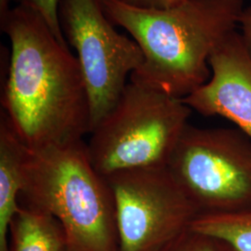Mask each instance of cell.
I'll use <instances>...</instances> for the list:
<instances>
[{
    "label": "cell",
    "mask_w": 251,
    "mask_h": 251,
    "mask_svg": "<svg viewBox=\"0 0 251 251\" xmlns=\"http://www.w3.org/2000/svg\"><path fill=\"white\" fill-rule=\"evenodd\" d=\"M10 42L2 112L30 149L82 141L91 132L90 96L77 58L34 9L0 21Z\"/></svg>",
    "instance_id": "6da1fadb"
},
{
    "label": "cell",
    "mask_w": 251,
    "mask_h": 251,
    "mask_svg": "<svg viewBox=\"0 0 251 251\" xmlns=\"http://www.w3.org/2000/svg\"><path fill=\"white\" fill-rule=\"evenodd\" d=\"M10 0H0V21L4 20L8 15L11 8L9 7Z\"/></svg>",
    "instance_id": "2e32d148"
},
{
    "label": "cell",
    "mask_w": 251,
    "mask_h": 251,
    "mask_svg": "<svg viewBox=\"0 0 251 251\" xmlns=\"http://www.w3.org/2000/svg\"><path fill=\"white\" fill-rule=\"evenodd\" d=\"M22 171V196L59 221L69 251H119L113 193L83 140L38 149L25 145Z\"/></svg>",
    "instance_id": "3957f363"
},
{
    "label": "cell",
    "mask_w": 251,
    "mask_h": 251,
    "mask_svg": "<svg viewBox=\"0 0 251 251\" xmlns=\"http://www.w3.org/2000/svg\"><path fill=\"white\" fill-rule=\"evenodd\" d=\"M25 144L2 113L0 122V251H9V225L18 211L23 192Z\"/></svg>",
    "instance_id": "9c48e42d"
},
{
    "label": "cell",
    "mask_w": 251,
    "mask_h": 251,
    "mask_svg": "<svg viewBox=\"0 0 251 251\" xmlns=\"http://www.w3.org/2000/svg\"><path fill=\"white\" fill-rule=\"evenodd\" d=\"M105 178L115 201L119 251H159L200 214L168 167Z\"/></svg>",
    "instance_id": "52a82bcc"
},
{
    "label": "cell",
    "mask_w": 251,
    "mask_h": 251,
    "mask_svg": "<svg viewBox=\"0 0 251 251\" xmlns=\"http://www.w3.org/2000/svg\"><path fill=\"white\" fill-rule=\"evenodd\" d=\"M238 26L241 28L239 35L243 44L251 58V7H245L243 9L239 17Z\"/></svg>",
    "instance_id": "9a60e30c"
},
{
    "label": "cell",
    "mask_w": 251,
    "mask_h": 251,
    "mask_svg": "<svg viewBox=\"0 0 251 251\" xmlns=\"http://www.w3.org/2000/svg\"><path fill=\"white\" fill-rule=\"evenodd\" d=\"M9 251H69L59 221L27 203L20 205L9 225Z\"/></svg>",
    "instance_id": "30bf717a"
},
{
    "label": "cell",
    "mask_w": 251,
    "mask_h": 251,
    "mask_svg": "<svg viewBox=\"0 0 251 251\" xmlns=\"http://www.w3.org/2000/svg\"><path fill=\"white\" fill-rule=\"evenodd\" d=\"M211 77L181 100L205 117L232 121L251 140V58L236 31L208 59Z\"/></svg>",
    "instance_id": "ba28073f"
},
{
    "label": "cell",
    "mask_w": 251,
    "mask_h": 251,
    "mask_svg": "<svg viewBox=\"0 0 251 251\" xmlns=\"http://www.w3.org/2000/svg\"><path fill=\"white\" fill-rule=\"evenodd\" d=\"M60 24L76 50L90 96L91 131L117 104L126 77L144 63L134 39L119 34L98 0H61Z\"/></svg>",
    "instance_id": "8992f818"
},
{
    "label": "cell",
    "mask_w": 251,
    "mask_h": 251,
    "mask_svg": "<svg viewBox=\"0 0 251 251\" xmlns=\"http://www.w3.org/2000/svg\"><path fill=\"white\" fill-rule=\"evenodd\" d=\"M126 4L140 9H170L181 4L184 0H120Z\"/></svg>",
    "instance_id": "5bb4252c"
},
{
    "label": "cell",
    "mask_w": 251,
    "mask_h": 251,
    "mask_svg": "<svg viewBox=\"0 0 251 251\" xmlns=\"http://www.w3.org/2000/svg\"><path fill=\"white\" fill-rule=\"evenodd\" d=\"M190 227L225 240L235 251H251V206L228 212L200 213Z\"/></svg>",
    "instance_id": "8fae6325"
},
{
    "label": "cell",
    "mask_w": 251,
    "mask_h": 251,
    "mask_svg": "<svg viewBox=\"0 0 251 251\" xmlns=\"http://www.w3.org/2000/svg\"><path fill=\"white\" fill-rule=\"evenodd\" d=\"M168 169L200 213L251 206V140L239 129L188 124Z\"/></svg>",
    "instance_id": "5b68a950"
},
{
    "label": "cell",
    "mask_w": 251,
    "mask_h": 251,
    "mask_svg": "<svg viewBox=\"0 0 251 251\" xmlns=\"http://www.w3.org/2000/svg\"><path fill=\"white\" fill-rule=\"evenodd\" d=\"M159 251H235L225 240L189 227Z\"/></svg>",
    "instance_id": "7c38bea8"
},
{
    "label": "cell",
    "mask_w": 251,
    "mask_h": 251,
    "mask_svg": "<svg viewBox=\"0 0 251 251\" xmlns=\"http://www.w3.org/2000/svg\"><path fill=\"white\" fill-rule=\"evenodd\" d=\"M108 20L140 46L144 63L130 80L183 99L210 78V55L238 27L243 0H184L164 9L98 0Z\"/></svg>",
    "instance_id": "7a4b0ae2"
},
{
    "label": "cell",
    "mask_w": 251,
    "mask_h": 251,
    "mask_svg": "<svg viewBox=\"0 0 251 251\" xmlns=\"http://www.w3.org/2000/svg\"><path fill=\"white\" fill-rule=\"evenodd\" d=\"M191 112L181 99L130 80L117 104L90 132V160L104 177L167 168Z\"/></svg>",
    "instance_id": "277c9868"
},
{
    "label": "cell",
    "mask_w": 251,
    "mask_h": 251,
    "mask_svg": "<svg viewBox=\"0 0 251 251\" xmlns=\"http://www.w3.org/2000/svg\"><path fill=\"white\" fill-rule=\"evenodd\" d=\"M18 5L25 6L30 9H34L42 18L46 24L50 28L54 36L64 45L67 42L63 36L62 27L60 24L59 9L61 0H16Z\"/></svg>",
    "instance_id": "4fadbf2b"
}]
</instances>
